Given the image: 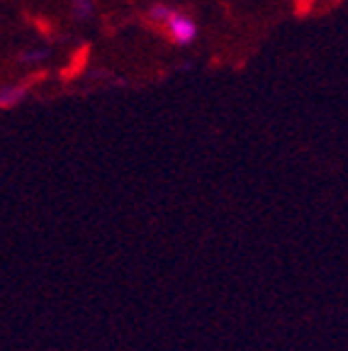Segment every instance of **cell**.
Wrapping results in <instances>:
<instances>
[{"label":"cell","instance_id":"cell-1","mask_svg":"<svg viewBox=\"0 0 348 351\" xmlns=\"http://www.w3.org/2000/svg\"><path fill=\"white\" fill-rule=\"evenodd\" d=\"M164 29L175 44H190L192 39H195V34H197L195 20H192V17H188V15H183V12H173V15H171V20L164 25Z\"/></svg>","mask_w":348,"mask_h":351},{"label":"cell","instance_id":"cell-7","mask_svg":"<svg viewBox=\"0 0 348 351\" xmlns=\"http://www.w3.org/2000/svg\"><path fill=\"white\" fill-rule=\"evenodd\" d=\"M37 27L42 29L44 34H51V27H49V25H47V20H37Z\"/></svg>","mask_w":348,"mask_h":351},{"label":"cell","instance_id":"cell-3","mask_svg":"<svg viewBox=\"0 0 348 351\" xmlns=\"http://www.w3.org/2000/svg\"><path fill=\"white\" fill-rule=\"evenodd\" d=\"M88 59H90V47L88 44H83V47H78L76 51L71 54V61H69V66H66V71H64V78L66 81H71V78H76L78 73L86 69Z\"/></svg>","mask_w":348,"mask_h":351},{"label":"cell","instance_id":"cell-4","mask_svg":"<svg viewBox=\"0 0 348 351\" xmlns=\"http://www.w3.org/2000/svg\"><path fill=\"white\" fill-rule=\"evenodd\" d=\"M173 12H175L173 8L166 5V3H156V5H151V10H149V20H151L153 25H161V27H164Z\"/></svg>","mask_w":348,"mask_h":351},{"label":"cell","instance_id":"cell-5","mask_svg":"<svg viewBox=\"0 0 348 351\" xmlns=\"http://www.w3.org/2000/svg\"><path fill=\"white\" fill-rule=\"evenodd\" d=\"M71 10L78 20H86V17H90L92 10H95V3H92V0H71Z\"/></svg>","mask_w":348,"mask_h":351},{"label":"cell","instance_id":"cell-2","mask_svg":"<svg viewBox=\"0 0 348 351\" xmlns=\"http://www.w3.org/2000/svg\"><path fill=\"white\" fill-rule=\"evenodd\" d=\"M39 78H44V73H37V76L25 78V83H17V86H5V88H3V93H0V103H3V108H10V105L20 103V100L27 95V90L39 81Z\"/></svg>","mask_w":348,"mask_h":351},{"label":"cell","instance_id":"cell-6","mask_svg":"<svg viewBox=\"0 0 348 351\" xmlns=\"http://www.w3.org/2000/svg\"><path fill=\"white\" fill-rule=\"evenodd\" d=\"M312 5H314V0H295V10H297V15H307V12L312 10Z\"/></svg>","mask_w":348,"mask_h":351}]
</instances>
